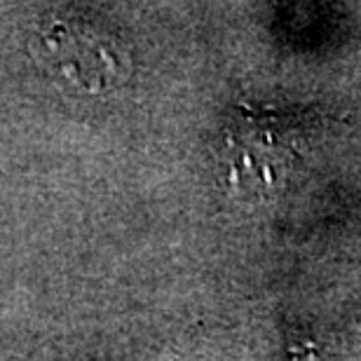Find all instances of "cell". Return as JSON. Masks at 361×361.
Listing matches in <instances>:
<instances>
[{
  "instance_id": "6da1fadb",
  "label": "cell",
  "mask_w": 361,
  "mask_h": 361,
  "mask_svg": "<svg viewBox=\"0 0 361 361\" xmlns=\"http://www.w3.org/2000/svg\"><path fill=\"white\" fill-rule=\"evenodd\" d=\"M302 134L286 115L247 111L223 132V169L230 188L247 202H268L302 162Z\"/></svg>"
},
{
  "instance_id": "7a4b0ae2",
  "label": "cell",
  "mask_w": 361,
  "mask_h": 361,
  "mask_svg": "<svg viewBox=\"0 0 361 361\" xmlns=\"http://www.w3.org/2000/svg\"><path fill=\"white\" fill-rule=\"evenodd\" d=\"M42 68L80 94L115 90L129 75V52L120 33L97 17L54 19L33 45Z\"/></svg>"
}]
</instances>
